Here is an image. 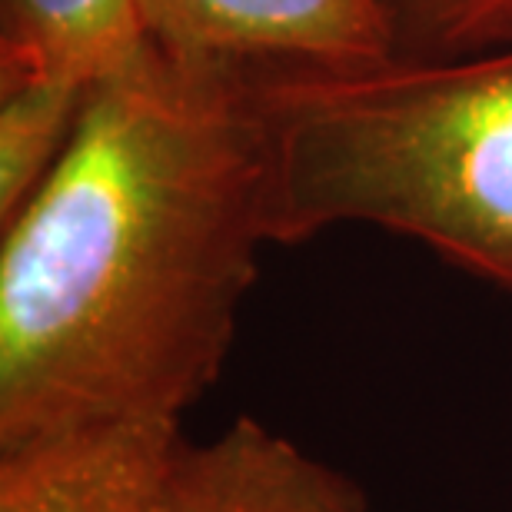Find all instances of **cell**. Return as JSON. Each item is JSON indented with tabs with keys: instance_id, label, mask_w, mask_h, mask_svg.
I'll return each mask as SVG.
<instances>
[{
	"instance_id": "4",
	"label": "cell",
	"mask_w": 512,
	"mask_h": 512,
	"mask_svg": "<svg viewBox=\"0 0 512 512\" xmlns=\"http://www.w3.org/2000/svg\"><path fill=\"white\" fill-rule=\"evenodd\" d=\"M180 419H107L0 446V512H167Z\"/></svg>"
},
{
	"instance_id": "6",
	"label": "cell",
	"mask_w": 512,
	"mask_h": 512,
	"mask_svg": "<svg viewBox=\"0 0 512 512\" xmlns=\"http://www.w3.org/2000/svg\"><path fill=\"white\" fill-rule=\"evenodd\" d=\"M143 40L137 0H0V77L94 84Z\"/></svg>"
},
{
	"instance_id": "8",
	"label": "cell",
	"mask_w": 512,
	"mask_h": 512,
	"mask_svg": "<svg viewBox=\"0 0 512 512\" xmlns=\"http://www.w3.org/2000/svg\"><path fill=\"white\" fill-rule=\"evenodd\" d=\"M393 60H449L512 44V0H376Z\"/></svg>"
},
{
	"instance_id": "2",
	"label": "cell",
	"mask_w": 512,
	"mask_h": 512,
	"mask_svg": "<svg viewBox=\"0 0 512 512\" xmlns=\"http://www.w3.org/2000/svg\"><path fill=\"white\" fill-rule=\"evenodd\" d=\"M247 87L270 243L366 223L512 293V44Z\"/></svg>"
},
{
	"instance_id": "7",
	"label": "cell",
	"mask_w": 512,
	"mask_h": 512,
	"mask_svg": "<svg viewBox=\"0 0 512 512\" xmlns=\"http://www.w3.org/2000/svg\"><path fill=\"white\" fill-rule=\"evenodd\" d=\"M90 84L0 77V227L14 220L64 157Z\"/></svg>"
},
{
	"instance_id": "5",
	"label": "cell",
	"mask_w": 512,
	"mask_h": 512,
	"mask_svg": "<svg viewBox=\"0 0 512 512\" xmlns=\"http://www.w3.org/2000/svg\"><path fill=\"white\" fill-rule=\"evenodd\" d=\"M167 512H370V503L356 479L240 416L210 443H183Z\"/></svg>"
},
{
	"instance_id": "3",
	"label": "cell",
	"mask_w": 512,
	"mask_h": 512,
	"mask_svg": "<svg viewBox=\"0 0 512 512\" xmlns=\"http://www.w3.org/2000/svg\"><path fill=\"white\" fill-rule=\"evenodd\" d=\"M137 10L167 57L243 80L393 60L376 0H137Z\"/></svg>"
},
{
	"instance_id": "1",
	"label": "cell",
	"mask_w": 512,
	"mask_h": 512,
	"mask_svg": "<svg viewBox=\"0 0 512 512\" xmlns=\"http://www.w3.org/2000/svg\"><path fill=\"white\" fill-rule=\"evenodd\" d=\"M263 243L247 80L143 40L90 84L64 157L0 227V446L180 419L220 380Z\"/></svg>"
}]
</instances>
